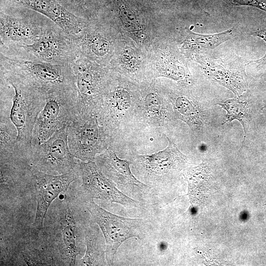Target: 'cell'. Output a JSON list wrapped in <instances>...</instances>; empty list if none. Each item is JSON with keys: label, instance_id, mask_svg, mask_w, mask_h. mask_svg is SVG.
Returning a JSON list of instances; mask_svg holds the SVG:
<instances>
[{"label": "cell", "instance_id": "cell-1", "mask_svg": "<svg viewBox=\"0 0 266 266\" xmlns=\"http://www.w3.org/2000/svg\"><path fill=\"white\" fill-rule=\"evenodd\" d=\"M0 120L16 130L18 155L30 159L33 129L45 104L46 92L12 70L0 66Z\"/></svg>", "mask_w": 266, "mask_h": 266}, {"label": "cell", "instance_id": "cell-10", "mask_svg": "<svg viewBox=\"0 0 266 266\" xmlns=\"http://www.w3.org/2000/svg\"><path fill=\"white\" fill-rule=\"evenodd\" d=\"M29 175L34 181L36 190L37 208L34 226L38 231L43 226L44 218L53 200L80 177L79 166L73 171L60 175L40 171L31 165Z\"/></svg>", "mask_w": 266, "mask_h": 266}, {"label": "cell", "instance_id": "cell-5", "mask_svg": "<svg viewBox=\"0 0 266 266\" xmlns=\"http://www.w3.org/2000/svg\"><path fill=\"white\" fill-rule=\"evenodd\" d=\"M25 8L0 7V47L28 44L35 41L53 22Z\"/></svg>", "mask_w": 266, "mask_h": 266}, {"label": "cell", "instance_id": "cell-19", "mask_svg": "<svg viewBox=\"0 0 266 266\" xmlns=\"http://www.w3.org/2000/svg\"><path fill=\"white\" fill-rule=\"evenodd\" d=\"M236 30L233 27L218 33L201 34L190 32L185 41V48L213 49L223 42L236 35Z\"/></svg>", "mask_w": 266, "mask_h": 266}, {"label": "cell", "instance_id": "cell-24", "mask_svg": "<svg viewBox=\"0 0 266 266\" xmlns=\"http://www.w3.org/2000/svg\"><path fill=\"white\" fill-rule=\"evenodd\" d=\"M251 34L254 36H258L261 38L266 43V30H263L256 31V32L251 33ZM257 62H258L260 64H266V54L262 58L257 61Z\"/></svg>", "mask_w": 266, "mask_h": 266}, {"label": "cell", "instance_id": "cell-7", "mask_svg": "<svg viewBox=\"0 0 266 266\" xmlns=\"http://www.w3.org/2000/svg\"><path fill=\"white\" fill-rule=\"evenodd\" d=\"M30 164L40 171L53 175L76 169L78 163L69 148L67 127L57 131L44 142L33 145Z\"/></svg>", "mask_w": 266, "mask_h": 266}, {"label": "cell", "instance_id": "cell-3", "mask_svg": "<svg viewBox=\"0 0 266 266\" xmlns=\"http://www.w3.org/2000/svg\"><path fill=\"white\" fill-rule=\"evenodd\" d=\"M78 116L76 90L46 92L45 104L33 127L32 146L46 141L57 131L68 127Z\"/></svg>", "mask_w": 266, "mask_h": 266}, {"label": "cell", "instance_id": "cell-15", "mask_svg": "<svg viewBox=\"0 0 266 266\" xmlns=\"http://www.w3.org/2000/svg\"><path fill=\"white\" fill-rule=\"evenodd\" d=\"M238 61L203 59L200 61L204 72L210 78L239 97L246 89L244 68Z\"/></svg>", "mask_w": 266, "mask_h": 266}, {"label": "cell", "instance_id": "cell-14", "mask_svg": "<svg viewBox=\"0 0 266 266\" xmlns=\"http://www.w3.org/2000/svg\"><path fill=\"white\" fill-rule=\"evenodd\" d=\"M164 150L151 154L138 155L135 160L141 169L148 175L161 176L181 170L187 163V157L181 152L170 138Z\"/></svg>", "mask_w": 266, "mask_h": 266}, {"label": "cell", "instance_id": "cell-8", "mask_svg": "<svg viewBox=\"0 0 266 266\" xmlns=\"http://www.w3.org/2000/svg\"><path fill=\"white\" fill-rule=\"evenodd\" d=\"M86 207L102 231L106 242V260L111 266L120 246L128 239L139 236L141 220L114 214L98 205L93 199Z\"/></svg>", "mask_w": 266, "mask_h": 266}, {"label": "cell", "instance_id": "cell-6", "mask_svg": "<svg viewBox=\"0 0 266 266\" xmlns=\"http://www.w3.org/2000/svg\"><path fill=\"white\" fill-rule=\"evenodd\" d=\"M67 129L69 149L79 161H95L97 155L112 145L96 115L78 117Z\"/></svg>", "mask_w": 266, "mask_h": 266}, {"label": "cell", "instance_id": "cell-16", "mask_svg": "<svg viewBox=\"0 0 266 266\" xmlns=\"http://www.w3.org/2000/svg\"><path fill=\"white\" fill-rule=\"evenodd\" d=\"M59 225L61 253L68 265H75L79 252V234L77 223L68 207L61 214Z\"/></svg>", "mask_w": 266, "mask_h": 266}, {"label": "cell", "instance_id": "cell-18", "mask_svg": "<svg viewBox=\"0 0 266 266\" xmlns=\"http://www.w3.org/2000/svg\"><path fill=\"white\" fill-rule=\"evenodd\" d=\"M143 121L155 127L164 126L171 116L168 104L157 93L147 94L141 102Z\"/></svg>", "mask_w": 266, "mask_h": 266}, {"label": "cell", "instance_id": "cell-26", "mask_svg": "<svg viewBox=\"0 0 266 266\" xmlns=\"http://www.w3.org/2000/svg\"><path fill=\"white\" fill-rule=\"evenodd\" d=\"M247 216H248V215L246 212L242 213L241 214L240 218L242 220H244L247 219Z\"/></svg>", "mask_w": 266, "mask_h": 266}, {"label": "cell", "instance_id": "cell-23", "mask_svg": "<svg viewBox=\"0 0 266 266\" xmlns=\"http://www.w3.org/2000/svg\"><path fill=\"white\" fill-rule=\"evenodd\" d=\"M233 6H249L257 7L266 12V0H220Z\"/></svg>", "mask_w": 266, "mask_h": 266}, {"label": "cell", "instance_id": "cell-2", "mask_svg": "<svg viewBox=\"0 0 266 266\" xmlns=\"http://www.w3.org/2000/svg\"><path fill=\"white\" fill-rule=\"evenodd\" d=\"M0 54L8 57L54 64H72L78 57L70 36L54 22L33 43L0 47Z\"/></svg>", "mask_w": 266, "mask_h": 266}, {"label": "cell", "instance_id": "cell-12", "mask_svg": "<svg viewBox=\"0 0 266 266\" xmlns=\"http://www.w3.org/2000/svg\"><path fill=\"white\" fill-rule=\"evenodd\" d=\"M0 7L25 8L48 18L70 36L79 33L84 20L74 15L57 0H0Z\"/></svg>", "mask_w": 266, "mask_h": 266}, {"label": "cell", "instance_id": "cell-27", "mask_svg": "<svg viewBox=\"0 0 266 266\" xmlns=\"http://www.w3.org/2000/svg\"><path fill=\"white\" fill-rule=\"evenodd\" d=\"M190 211L192 214H195L196 212V208L194 207H192L190 208Z\"/></svg>", "mask_w": 266, "mask_h": 266}, {"label": "cell", "instance_id": "cell-4", "mask_svg": "<svg viewBox=\"0 0 266 266\" xmlns=\"http://www.w3.org/2000/svg\"><path fill=\"white\" fill-rule=\"evenodd\" d=\"M0 66L24 76L46 92L77 90L72 64H54L0 54Z\"/></svg>", "mask_w": 266, "mask_h": 266}, {"label": "cell", "instance_id": "cell-25", "mask_svg": "<svg viewBox=\"0 0 266 266\" xmlns=\"http://www.w3.org/2000/svg\"><path fill=\"white\" fill-rule=\"evenodd\" d=\"M167 247V244L165 242H162L159 245V248L161 250H165Z\"/></svg>", "mask_w": 266, "mask_h": 266}, {"label": "cell", "instance_id": "cell-17", "mask_svg": "<svg viewBox=\"0 0 266 266\" xmlns=\"http://www.w3.org/2000/svg\"><path fill=\"white\" fill-rule=\"evenodd\" d=\"M175 116L185 122L194 131L202 130L204 123V111L193 100L179 96L172 102Z\"/></svg>", "mask_w": 266, "mask_h": 266}, {"label": "cell", "instance_id": "cell-22", "mask_svg": "<svg viewBox=\"0 0 266 266\" xmlns=\"http://www.w3.org/2000/svg\"><path fill=\"white\" fill-rule=\"evenodd\" d=\"M118 15L124 27L129 31L138 30L139 26L134 12L126 5L121 4L118 7Z\"/></svg>", "mask_w": 266, "mask_h": 266}, {"label": "cell", "instance_id": "cell-9", "mask_svg": "<svg viewBox=\"0 0 266 266\" xmlns=\"http://www.w3.org/2000/svg\"><path fill=\"white\" fill-rule=\"evenodd\" d=\"M77 91L79 117L96 115V110L106 91L102 72L93 67L84 57L72 63Z\"/></svg>", "mask_w": 266, "mask_h": 266}, {"label": "cell", "instance_id": "cell-21", "mask_svg": "<svg viewBox=\"0 0 266 266\" xmlns=\"http://www.w3.org/2000/svg\"><path fill=\"white\" fill-rule=\"evenodd\" d=\"M67 11L80 18H84L98 7L102 0H57Z\"/></svg>", "mask_w": 266, "mask_h": 266}, {"label": "cell", "instance_id": "cell-20", "mask_svg": "<svg viewBox=\"0 0 266 266\" xmlns=\"http://www.w3.org/2000/svg\"><path fill=\"white\" fill-rule=\"evenodd\" d=\"M227 111L226 120L222 123L225 124L233 120L239 121L243 126L246 134V124L248 118V109L247 102L239 99H232L223 102L217 103Z\"/></svg>", "mask_w": 266, "mask_h": 266}, {"label": "cell", "instance_id": "cell-13", "mask_svg": "<svg viewBox=\"0 0 266 266\" xmlns=\"http://www.w3.org/2000/svg\"><path fill=\"white\" fill-rule=\"evenodd\" d=\"M95 162L104 175L118 189L126 193L139 195L145 193L149 188L134 176L130 168V162L119 158L113 145L97 155Z\"/></svg>", "mask_w": 266, "mask_h": 266}, {"label": "cell", "instance_id": "cell-11", "mask_svg": "<svg viewBox=\"0 0 266 266\" xmlns=\"http://www.w3.org/2000/svg\"><path fill=\"white\" fill-rule=\"evenodd\" d=\"M81 187L90 200L98 199L128 208H138L141 203L121 191L101 171L95 161L78 162Z\"/></svg>", "mask_w": 266, "mask_h": 266}]
</instances>
